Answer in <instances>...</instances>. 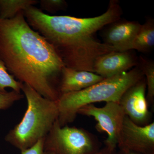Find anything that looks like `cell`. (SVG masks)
<instances>
[{
	"label": "cell",
	"instance_id": "obj_1",
	"mask_svg": "<svg viewBox=\"0 0 154 154\" xmlns=\"http://www.w3.org/2000/svg\"><path fill=\"white\" fill-rule=\"evenodd\" d=\"M0 60L15 79L57 101L64 64L53 47L28 25L24 11L0 18Z\"/></svg>",
	"mask_w": 154,
	"mask_h": 154
},
{
	"label": "cell",
	"instance_id": "obj_2",
	"mask_svg": "<svg viewBox=\"0 0 154 154\" xmlns=\"http://www.w3.org/2000/svg\"><path fill=\"white\" fill-rule=\"evenodd\" d=\"M122 14L117 0L110 1L104 14L91 18L51 16L34 6L24 11L28 25L52 45L65 67L92 72L98 58L117 51L111 45L97 41L94 35L121 19Z\"/></svg>",
	"mask_w": 154,
	"mask_h": 154
},
{
	"label": "cell",
	"instance_id": "obj_3",
	"mask_svg": "<svg viewBox=\"0 0 154 154\" xmlns=\"http://www.w3.org/2000/svg\"><path fill=\"white\" fill-rule=\"evenodd\" d=\"M144 77L137 66L125 72L77 92L62 94L57 101L59 111L58 122L61 126L74 121L78 111L86 105L96 102H119L125 92Z\"/></svg>",
	"mask_w": 154,
	"mask_h": 154
},
{
	"label": "cell",
	"instance_id": "obj_4",
	"mask_svg": "<svg viewBox=\"0 0 154 154\" xmlns=\"http://www.w3.org/2000/svg\"><path fill=\"white\" fill-rule=\"evenodd\" d=\"M22 91L27 100V109L21 121L5 137L6 141L20 151L45 138L59 115L57 101L44 98L26 84H23Z\"/></svg>",
	"mask_w": 154,
	"mask_h": 154
},
{
	"label": "cell",
	"instance_id": "obj_5",
	"mask_svg": "<svg viewBox=\"0 0 154 154\" xmlns=\"http://www.w3.org/2000/svg\"><path fill=\"white\" fill-rule=\"evenodd\" d=\"M100 145L98 138L88 131L61 126L57 119L44 140L45 151L54 154H96Z\"/></svg>",
	"mask_w": 154,
	"mask_h": 154
},
{
	"label": "cell",
	"instance_id": "obj_6",
	"mask_svg": "<svg viewBox=\"0 0 154 154\" xmlns=\"http://www.w3.org/2000/svg\"><path fill=\"white\" fill-rule=\"evenodd\" d=\"M94 117L97 122L96 128L100 133L105 132L107 137L105 146L116 150L124 117V111L118 102H106L105 106L97 107L93 104L84 106L78 114Z\"/></svg>",
	"mask_w": 154,
	"mask_h": 154
},
{
	"label": "cell",
	"instance_id": "obj_7",
	"mask_svg": "<svg viewBox=\"0 0 154 154\" xmlns=\"http://www.w3.org/2000/svg\"><path fill=\"white\" fill-rule=\"evenodd\" d=\"M117 146L119 150L140 154H154V122L140 126L125 115Z\"/></svg>",
	"mask_w": 154,
	"mask_h": 154
},
{
	"label": "cell",
	"instance_id": "obj_8",
	"mask_svg": "<svg viewBox=\"0 0 154 154\" xmlns=\"http://www.w3.org/2000/svg\"><path fill=\"white\" fill-rule=\"evenodd\" d=\"M147 85L144 77L130 87L119 102L125 115L136 124L145 126L151 123L146 92Z\"/></svg>",
	"mask_w": 154,
	"mask_h": 154
},
{
	"label": "cell",
	"instance_id": "obj_9",
	"mask_svg": "<svg viewBox=\"0 0 154 154\" xmlns=\"http://www.w3.org/2000/svg\"><path fill=\"white\" fill-rule=\"evenodd\" d=\"M131 51H112L99 57L94 63V73L107 79L137 66L139 58Z\"/></svg>",
	"mask_w": 154,
	"mask_h": 154
},
{
	"label": "cell",
	"instance_id": "obj_10",
	"mask_svg": "<svg viewBox=\"0 0 154 154\" xmlns=\"http://www.w3.org/2000/svg\"><path fill=\"white\" fill-rule=\"evenodd\" d=\"M120 19L108 25L103 35L105 43L118 51L132 50L134 41L141 25L135 21Z\"/></svg>",
	"mask_w": 154,
	"mask_h": 154
},
{
	"label": "cell",
	"instance_id": "obj_11",
	"mask_svg": "<svg viewBox=\"0 0 154 154\" xmlns=\"http://www.w3.org/2000/svg\"><path fill=\"white\" fill-rule=\"evenodd\" d=\"M104 79L95 73L76 70L65 67L61 75L59 92L60 96L67 93L82 91Z\"/></svg>",
	"mask_w": 154,
	"mask_h": 154
},
{
	"label": "cell",
	"instance_id": "obj_12",
	"mask_svg": "<svg viewBox=\"0 0 154 154\" xmlns=\"http://www.w3.org/2000/svg\"><path fill=\"white\" fill-rule=\"evenodd\" d=\"M154 46V20L149 19L141 25L140 29L135 38L132 50L140 52H149Z\"/></svg>",
	"mask_w": 154,
	"mask_h": 154
},
{
	"label": "cell",
	"instance_id": "obj_13",
	"mask_svg": "<svg viewBox=\"0 0 154 154\" xmlns=\"http://www.w3.org/2000/svg\"><path fill=\"white\" fill-rule=\"evenodd\" d=\"M38 3L37 0H0V18L12 19L19 12Z\"/></svg>",
	"mask_w": 154,
	"mask_h": 154
},
{
	"label": "cell",
	"instance_id": "obj_14",
	"mask_svg": "<svg viewBox=\"0 0 154 154\" xmlns=\"http://www.w3.org/2000/svg\"><path fill=\"white\" fill-rule=\"evenodd\" d=\"M141 69L145 75L148 92L146 99L148 102L152 104L154 99V63L140 57L138 59V64Z\"/></svg>",
	"mask_w": 154,
	"mask_h": 154
},
{
	"label": "cell",
	"instance_id": "obj_15",
	"mask_svg": "<svg viewBox=\"0 0 154 154\" xmlns=\"http://www.w3.org/2000/svg\"><path fill=\"white\" fill-rule=\"evenodd\" d=\"M23 84L17 81L9 73L4 64L0 60V91H6L10 88L16 92L21 93Z\"/></svg>",
	"mask_w": 154,
	"mask_h": 154
},
{
	"label": "cell",
	"instance_id": "obj_16",
	"mask_svg": "<svg viewBox=\"0 0 154 154\" xmlns=\"http://www.w3.org/2000/svg\"><path fill=\"white\" fill-rule=\"evenodd\" d=\"M21 93L12 90L11 91H0V110L8 109L15 102L24 98Z\"/></svg>",
	"mask_w": 154,
	"mask_h": 154
},
{
	"label": "cell",
	"instance_id": "obj_17",
	"mask_svg": "<svg viewBox=\"0 0 154 154\" xmlns=\"http://www.w3.org/2000/svg\"><path fill=\"white\" fill-rule=\"evenodd\" d=\"M40 10L51 14H55L57 11L66 9L67 4L64 0H41L39 1Z\"/></svg>",
	"mask_w": 154,
	"mask_h": 154
},
{
	"label": "cell",
	"instance_id": "obj_18",
	"mask_svg": "<svg viewBox=\"0 0 154 154\" xmlns=\"http://www.w3.org/2000/svg\"><path fill=\"white\" fill-rule=\"evenodd\" d=\"M44 140L45 138L42 139L31 147L21 151V154H47L45 150Z\"/></svg>",
	"mask_w": 154,
	"mask_h": 154
},
{
	"label": "cell",
	"instance_id": "obj_19",
	"mask_svg": "<svg viewBox=\"0 0 154 154\" xmlns=\"http://www.w3.org/2000/svg\"><path fill=\"white\" fill-rule=\"evenodd\" d=\"M116 150H112L105 146L102 149H100L96 154H116Z\"/></svg>",
	"mask_w": 154,
	"mask_h": 154
},
{
	"label": "cell",
	"instance_id": "obj_20",
	"mask_svg": "<svg viewBox=\"0 0 154 154\" xmlns=\"http://www.w3.org/2000/svg\"><path fill=\"white\" fill-rule=\"evenodd\" d=\"M116 154H140L135 152L123 150H119V151Z\"/></svg>",
	"mask_w": 154,
	"mask_h": 154
},
{
	"label": "cell",
	"instance_id": "obj_21",
	"mask_svg": "<svg viewBox=\"0 0 154 154\" xmlns=\"http://www.w3.org/2000/svg\"><path fill=\"white\" fill-rule=\"evenodd\" d=\"M47 154H54V153L51 152H46Z\"/></svg>",
	"mask_w": 154,
	"mask_h": 154
}]
</instances>
